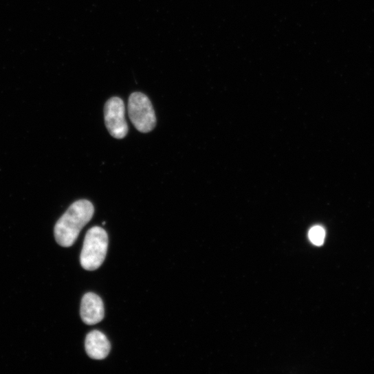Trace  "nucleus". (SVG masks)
<instances>
[{
    "instance_id": "obj_4",
    "label": "nucleus",
    "mask_w": 374,
    "mask_h": 374,
    "mask_svg": "<svg viewBox=\"0 0 374 374\" xmlns=\"http://www.w3.org/2000/svg\"><path fill=\"white\" fill-rule=\"evenodd\" d=\"M104 118L107 128L113 138L121 140L129 132L125 118V105L120 98H113L105 104Z\"/></svg>"
},
{
    "instance_id": "obj_6",
    "label": "nucleus",
    "mask_w": 374,
    "mask_h": 374,
    "mask_svg": "<svg viewBox=\"0 0 374 374\" xmlns=\"http://www.w3.org/2000/svg\"><path fill=\"white\" fill-rule=\"evenodd\" d=\"M85 346L89 357L95 360L105 359L111 351V343L107 337L96 330L87 334Z\"/></svg>"
},
{
    "instance_id": "obj_2",
    "label": "nucleus",
    "mask_w": 374,
    "mask_h": 374,
    "mask_svg": "<svg viewBox=\"0 0 374 374\" xmlns=\"http://www.w3.org/2000/svg\"><path fill=\"white\" fill-rule=\"evenodd\" d=\"M109 247L108 234L102 228L89 229L85 237L80 261L86 270L98 269L104 263Z\"/></svg>"
},
{
    "instance_id": "obj_7",
    "label": "nucleus",
    "mask_w": 374,
    "mask_h": 374,
    "mask_svg": "<svg viewBox=\"0 0 374 374\" xmlns=\"http://www.w3.org/2000/svg\"><path fill=\"white\" fill-rule=\"evenodd\" d=\"M309 236L312 243L320 246L324 241L325 231L320 226H315L311 229Z\"/></svg>"
},
{
    "instance_id": "obj_5",
    "label": "nucleus",
    "mask_w": 374,
    "mask_h": 374,
    "mask_svg": "<svg viewBox=\"0 0 374 374\" xmlns=\"http://www.w3.org/2000/svg\"><path fill=\"white\" fill-rule=\"evenodd\" d=\"M104 316V305L100 297L92 293L85 294L80 305L82 322L87 325L96 324L103 320Z\"/></svg>"
},
{
    "instance_id": "obj_1",
    "label": "nucleus",
    "mask_w": 374,
    "mask_h": 374,
    "mask_svg": "<svg viewBox=\"0 0 374 374\" xmlns=\"http://www.w3.org/2000/svg\"><path fill=\"white\" fill-rule=\"evenodd\" d=\"M94 213L95 208L87 200H79L71 205L56 223L54 236L57 243L64 248L72 246Z\"/></svg>"
},
{
    "instance_id": "obj_3",
    "label": "nucleus",
    "mask_w": 374,
    "mask_h": 374,
    "mask_svg": "<svg viewBox=\"0 0 374 374\" xmlns=\"http://www.w3.org/2000/svg\"><path fill=\"white\" fill-rule=\"evenodd\" d=\"M129 115L132 124L141 133L152 131L156 125V116L148 98L142 92H133L129 100Z\"/></svg>"
}]
</instances>
